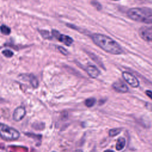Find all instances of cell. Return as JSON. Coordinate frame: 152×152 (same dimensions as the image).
Returning <instances> with one entry per match:
<instances>
[{
  "label": "cell",
  "mask_w": 152,
  "mask_h": 152,
  "mask_svg": "<svg viewBox=\"0 0 152 152\" xmlns=\"http://www.w3.org/2000/svg\"><path fill=\"white\" fill-rule=\"evenodd\" d=\"M93 42L103 50L113 54L119 55L123 52L120 45L110 37L102 34H93L91 36Z\"/></svg>",
  "instance_id": "obj_1"
},
{
  "label": "cell",
  "mask_w": 152,
  "mask_h": 152,
  "mask_svg": "<svg viewBox=\"0 0 152 152\" xmlns=\"http://www.w3.org/2000/svg\"><path fill=\"white\" fill-rule=\"evenodd\" d=\"M127 15L132 20L145 24H152V9L147 7L132 8L127 11Z\"/></svg>",
  "instance_id": "obj_2"
},
{
  "label": "cell",
  "mask_w": 152,
  "mask_h": 152,
  "mask_svg": "<svg viewBox=\"0 0 152 152\" xmlns=\"http://www.w3.org/2000/svg\"><path fill=\"white\" fill-rule=\"evenodd\" d=\"M0 133L1 138L7 141L15 140L20 137V132L17 129L2 123L0 125Z\"/></svg>",
  "instance_id": "obj_3"
},
{
  "label": "cell",
  "mask_w": 152,
  "mask_h": 152,
  "mask_svg": "<svg viewBox=\"0 0 152 152\" xmlns=\"http://www.w3.org/2000/svg\"><path fill=\"white\" fill-rule=\"evenodd\" d=\"M139 34L144 40L152 42V26L141 27L139 29Z\"/></svg>",
  "instance_id": "obj_4"
},
{
  "label": "cell",
  "mask_w": 152,
  "mask_h": 152,
  "mask_svg": "<svg viewBox=\"0 0 152 152\" xmlns=\"http://www.w3.org/2000/svg\"><path fill=\"white\" fill-rule=\"evenodd\" d=\"M122 77L125 81L131 87L136 88L139 86V81L137 78L132 74L125 71L122 72Z\"/></svg>",
  "instance_id": "obj_5"
},
{
  "label": "cell",
  "mask_w": 152,
  "mask_h": 152,
  "mask_svg": "<svg viewBox=\"0 0 152 152\" xmlns=\"http://www.w3.org/2000/svg\"><path fill=\"white\" fill-rule=\"evenodd\" d=\"M52 35L55 38H56L59 42L63 43L64 44H65L67 46L71 45L72 44V43L73 42V40L71 37H70L68 36L61 34L58 31H56L55 30H53L52 31Z\"/></svg>",
  "instance_id": "obj_6"
},
{
  "label": "cell",
  "mask_w": 152,
  "mask_h": 152,
  "mask_svg": "<svg viewBox=\"0 0 152 152\" xmlns=\"http://www.w3.org/2000/svg\"><path fill=\"white\" fill-rule=\"evenodd\" d=\"M26 111L24 107L20 106L17 107L13 113L12 118L13 119L17 122L21 121L26 115Z\"/></svg>",
  "instance_id": "obj_7"
},
{
  "label": "cell",
  "mask_w": 152,
  "mask_h": 152,
  "mask_svg": "<svg viewBox=\"0 0 152 152\" xmlns=\"http://www.w3.org/2000/svg\"><path fill=\"white\" fill-rule=\"evenodd\" d=\"M112 87L115 90L119 93H126L128 91L127 86L120 80L115 82L112 85Z\"/></svg>",
  "instance_id": "obj_8"
},
{
  "label": "cell",
  "mask_w": 152,
  "mask_h": 152,
  "mask_svg": "<svg viewBox=\"0 0 152 152\" xmlns=\"http://www.w3.org/2000/svg\"><path fill=\"white\" fill-rule=\"evenodd\" d=\"M86 71L88 75L93 78H97L100 74L99 70L94 65H88L86 68Z\"/></svg>",
  "instance_id": "obj_9"
},
{
  "label": "cell",
  "mask_w": 152,
  "mask_h": 152,
  "mask_svg": "<svg viewBox=\"0 0 152 152\" xmlns=\"http://www.w3.org/2000/svg\"><path fill=\"white\" fill-rule=\"evenodd\" d=\"M125 139L123 137H120L118 139L116 143V149L118 151L122 150L125 145Z\"/></svg>",
  "instance_id": "obj_10"
},
{
  "label": "cell",
  "mask_w": 152,
  "mask_h": 152,
  "mask_svg": "<svg viewBox=\"0 0 152 152\" xmlns=\"http://www.w3.org/2000/svg\"><path fill=\"white\" fill-rule=\"evenodd\" d=\"M122 131V129L121 128H113V129H110L109 131V135L110 137H115L117 135H118Z\"/></svg>",
  "instance_id": "obj_11"
},
{
  "label": "cell",
  "mask_w": 152,
  "mask_h": 152,
  "mask_svg": "<svg viewBox=\"0 0 152 152\" xmlns=\"http://www.w3.org/2000/svg\"><path fill=\"white\" fill-rule=\"evenodd\" d=\"M96 100L95 98L90 97V98L87 99L85 100V104L87 107H92L94 105V104L96 103Z\"/></svg>",
  "instance_id": "obj_12"
},
{
  "label": "cell",
  "mask_w": 152,
  "mask_h": 152,
  "mask_svg": "<svg viewBox=\"0 0 152 152\" xmlns=\"http://www.w3.org/2000/svg\"><path fill=\"white\" fill-rule=\"evenodd\" d=\"M1 33L5 35H8L11 33V29L10 27L5 25H2L1 27Z\"/></svg>",
  "instance_id": "obj_13"
},
{
  "label": "cell",
  "mask_w": 152,
  "mask_h": 152,
  "mask_svg": "<svg viewBox=\"0 0 152 152\" xmlns=\"http://www.w3.org/2000/svg\"><path fill=\"white\" fill-rule=\"evenodd\" d=\"M30 78V83H31V86L34 88L37 87V86H38V81L36 79V78L34 75H31Z\"/></svg>",
  "instance_id": "obj_14"
},
{
  "label": "cell",
  "mask_w": 152,
  "mask_h": 152,
  "mask_svg": "<svg viewBox=\"0 0 152 152\" xmlns=\"http://www.w3.org/2000/svg\"><path fill=\"white\" fill-rule=\"evenodd\" d=\"M2 54L7 58H11L13 56L14 53L13 52L10 50H8V49H5V50H4L2 52Z\"/></svg>",
  "instance_id": "obj_15"
},
{
  "label": "cell",
  "mask_w": 152,
  "mask_h": 152,
  "mask_svg": "<svg viewBox=\"0 0 152 152\" xmlns=\"http://www.w3.org/2000/svg\"><path fill=\"white\" fill-rule=\"evenodd\" d=\"M58 48V50L60 51V52L62 53L63 55H67L68 54V52H67V50H66L65 48H64L63 47L59 46Z\"/></svg>",
  "instance_id": "obj_16"
},
{
  "label": "cell",
  "mask_w": 152,
  "mask_h": 152,
  "mask_svg": "<svg viewBox=\"0 0 152 152\" xmlns=\"http://www.w3.org/2000/svg\"><path fill=\"white\" fill-rule=\"evenodd\" d=\"M40 32L41 34L42 35V36H43V37H45V38H46V39H49V38H50V37H49V33L48 31H46V34H45V33L43 32V30L40 31Z\"/></svg>",
  "instance_id": "obj_17"
},
{
  "label": "cell",
  "mask_w": 152,
  "mask_h": 152,
  "mask_svg": "<svg viewBox=\"0 0 152 152\" xmlns=\"http://www.w3.org/2000/svg\"><path fill=\"white\" fill-rule=\"evenodd\" d=\"M145 94L152 100V91L151 90H146L145 92Z\"/></svg>",
  "instance_id": "obj_18"
},
{
  "label": "cell",
  "mask_w": 152,
  "mask_h": 152,
  "mask_svg": "<svg viewBox=\"0 0 152 152\" xmlns=\"http://www.w3.org/2000/svg\"><path fill=\"white\" fill-rule=\"evenodd\" d=\"M72 152H83L81 150H74V151H73Z\"/></svg>",
  "instance_id": "obj_19"
},
{
  "label": "cell",
  "mask_w": 152,
  "mask_h": 152,
  "mask_svg": "<svg viewBox=\"0 0 152 152\" xmlns=\"http://www.w3.org/2000/svg\"><path fill=\"white\" fill-rule=\"evenodd\" d=\"M103 152H113V151H112L111 150H106L104 151Z\"/></svg>",
  "instance_id": "obj_20"
},
{
  "label": "cell",
  "mask_w": 152,
  "mask_h": 152,
  "mask_svg": "<svg viewBox=\"0 0 152 152\" xmlns=\"http://www.w3.org/2000/svg\"><path fill=\"white\" fill-rule=\"evenodd\" d=\"M147 1L150 3H152V0H147Z\"/></svg>",
  "instance_id": "obj_21"
},
{
  "label": "cell",
  "mask_w": 152,
  "mask_h": 152,
  "mask_svg": "<svg viewBox=\"0 0 152 152\" xmlns=\"http://www.w3.org/2000/svg\"><path fill=\"white\" fill-rule=\"evenodd\" d=\"M113 1H118V0H113Z\"/></svg>",
  "instance_id": "obj_22"
},
{
  "label": "cell",
  "mask_w": 152,
  "mask_h": 152,
  "mask_svg": "<svg viewBox=\"0 0 152 152\" xmlns=\"http://www.w3.org/2000/svg\"><path fill=\"white\" fill-rule=\"evenodd\" d=\"M53 152H55V151H53Z\"/></svg>",
  "instance_id": "obj_23"
}]
</instances>
